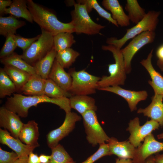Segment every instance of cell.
<instances>
[{"label": "cell", "mask_w": 163, "mask_h": 163, "mask_svg": "<svg viewBox=\"0 0 163 163\" xmlns=\"http://www.w3.org/2000/svg\"><path fill=\"white\" fill-rule=\"evenodd\" d=\"M81 119L77 113L70 112L66 113L62 124L59 128L50 132L46 136L47 144L51 149L58 145L59 142L73 130L75 123Z\"/></svg>", "instance_id": "cell-11"}, {"label": "cell", "mask_w": 163, "mask_h": 163, "mask_svg": "<svg viewBox=\"0 0 163 163\" xmlns=\"http://www.w3.org/2000/svg\"><path fill=\"white\" fill-rule=\"evenodd\" d=\"M51 158V155H47L44 154H41L39 156V159L40 163H48Z\"/></svg>", "instance_id": "cell-43"}, {"label": "cell", "mask_w": 163, "mask_h": 163, "mask_svg": "<svg viewBox=\"0 0 163 163\" xmlns=\"http://www.w3.org/2000/svg\"><path fill=\"white\" fill-rule=\"evenodd\" d=\"M18 158L14 152H8L0 148V163H14Z\"/></svg>", "instance_id": "cell-39"}, {"label": "cell", "mask_w": 163, "mask_h": 163, "mask_svg": "<svg viewBox=\"0 0 163 163\" xmlns=\"http://www.w3.org/2000/svg\"><path fill=\"white\" fill-rule=\"evenodd\" d=\"M160 11H149L144 18L133 27L127 29L124 36L120 39L114 37L108 38L106 43L121 49L126 42L141 33L146 31H155L158 24Z\"/></svg>", "instance_id": "cell-5"}, {"label": "cell", "mask_w": 163, "mask_h": 163, "mask_svg": "<svg viewBox=\"0 0 163 163\" xmlns=\"http://www.w3.org/2000/svg\"><path fill=\"white\" fill-rule=\"evenodd\" d=\"M44 95L51 98L67 97L70 98L72 95L68 91L63 90L51 79H45L44 87Z\"/></svg>", "instance_id": "cell-31"}, {"label": "cell", "mask_w": 163, "mask_h": 163, "mask_svg": "<svg viewBox=\"0 0 163 163\" xmlns=\"http://www.w3.org/2000/svg\"><path fill=\"white\" fill-rule=\"evenodd\" d=\"M28 156L19 158L14 163H28Z\"/></svg>", "instance_id": "cell-46"}, {"label": "cell", "mask_w": 163, "mask_h": 163, "mask_svg": "<svg viewBox=\"0 0 163 163\" xmlns=\"http://www.w3.org/2000/svg\"><path fill=\"white\" fill-rule=\"evenodd\" d=\"M145 163H155L154 156L152 155L148 158L146 160Z\"/></svg>", "instance_id": "cell-47"}, {"label": "cell", "mask_w": 163, "mask_h": 163, "mask_svg": "<svg viewBox=\"0 0 163 163\" xmlns=\"http://www.w3.org/2000/svg\"><path fill=\"white\" fill-rule=\"evenodd\" d=\"M57 52L53 47L47 55L33 66L36 73L43 79H46L55 59Z\"/></svg>", "instance_id": "cell-26"}, {"label": "cell", "mask_w": 163, "mask_h": 163, "mask_svg": "<svg viewBox=\"0 0 163 163\" xmlns=\"http://www.w3.org/2000/svg\"><path fill=\"white\" fill-rule=\"evenodd\" d=\"M39 136L38 124L35 121L31 120L24 123L19 139L25 144L37 147L39 146L38 142Z\"/></svg>", "instance_id": "cell-20"}, {"label": "cell", "mask_w": 163, "mask_h": 163, "mask_svg": "<svg viewBox=\"0 0 163 163\" xmlns=\"http://www.w3.org/2000/svg\"><path fill=\"white\" fill-rule=\"evenodd\" d=\"M163 151V142L157 141L151 133L144 139L142 144L136 148L133 163H145L147 159L153 154Z\"/></svg>", "instance_id": "cell-12"}, {"label": "cell", "mask_w": 163, "mask_h": 163, "mask_svg": "<svg viewBox=\"0 0 163 163\" xmlns=\"http://www.w3.org/2000/svg\"><path fill=\"white\" fill-rule=\"evenodd\" d=\"M5 14H10L16 18H21L31 23L34 21L32 15L28 8L27 0H13Z\"/></svg>", "instance_id": "cell-25"}, {"label": "cell", "mask_w": 163, "mask_h": 163, "mask_svg": "<svg viewBox=\"0 0 163 163\" xmlns=\"http://www.w3.org/2000/svg\"><path fill=\"white\" fill-rule=\"evenodd\" d=\"M155 31L143 32L132 39L125 47L121 50L124 58L126 74H129L132 69L131 61L136 53L143 46L152 43L155 37Z\"/></svg>", "instance_id": "cell-9"}, {"label": "cell", "mask_w": 163, "mask_h": 163, "mask_svg": "<svg viewBox=\"0 0 163 163\" xmlns=\"http://www.w3.org/2000/svg\"><path fill=\"white\" fill-rule=\"evenodd\" d=\"M28 163H40L38 155L33 153L31 152L28 155Z\"/></svg>", "instance_id": "cell-42"}, {"label": "cell", "mask_w": 163, "mask_h": 163, "mask_svg": "<svg viewBox=\"0 0 163 163\" xmlns=\"http://www.w3.org/2000/svg\"><path fill=\"white\" fill-rule=\"evenodd\" d=\"M101 48L103 50L112 53L115 63L108 65L109 75L103 76L101 78L98 83V88L124 85L126 74L121 49L111 45H103Z\"/></svg>", "instance_id": "cell-3"}, {"label": "cell", "mask_w": 163, "mask_h": 163, "mask_svg": "<svg viewBox=\"0 0 163 163\" xmlns=\"http://www.w3.org/2000/svg\"><path fill=\"white\" fill-rule=\"evenodd\" d=\"M12 3V1L10 0H0V16L5 14L6 10L9 7Z\"/></svg>", "instance_id": "cell-41"}, {"label": "cell", "mask_w": 163, "mask_h": 163, "mask_svg": "<svg viewBox=\"0 0 163 163\" xmlns=\"http://www.w3.org/2000/svg\"><path fill=\"white\" fill-rule=\"evenodd\" d=\"M98 90L111 92L123 97L127 101L131 111L137 109V105L141 101L145 100L148 96L147 91L145 90L139 91L124 89L120 86L98 88Z\"/></svg>", "instance_id": "cell-13"}, {"label": "cell", "mask_w": 163, "mask_h": 163, "mask_svg": "<svg viewBox=\"0 0 163 163\" xmlns=\"http://www.w3.org/2000/svg\"><path fill=\"white\" fill-rule=\"evenodd\" d=\"M26 24L24 21L19 20L14 16L0 17V34L5 37L9 34H15L17 29Z\"/></svg>", "instance_id": "cell-27"}, {"label": "cell", "mask_w": 163, "mask_h": 163, "mask_svg": "<svg viewBox=\"0 0 163 163\" xmlns=\"http://www.w3.org/2000/svg\"><path fill=\"white\" fill-rule=\"evenodd\" d=\"M45 79L37 73L31 75L23 89L22 94L26 96L44 95Z\"/></svg>", "instance_id": "cell-24"}, {"label": "cell", "mask_w": 163, "mask_h": 163, "mask_svg": "<svg viewBox=\"0 0 163 163\" xmlns=\"http://www.w3.org/2000/svg\"><path fill=\"white\" fill-rule=\"evenodd\" d=\"M163 95L154 94L150 104L145 108H139L137 113H142L144 116L158 122L160 126H163Z\"/></svg>", "instance_id": "cell-16"}, {"label": "cell", "mask_w": 163, "mask_h": 163, "mask_svg": "<svg viewBox=\"0 0 163 163\" xmlns=\"http://www.w3.org/2000/svg\"><path fill=\"white\" fill-rule=\"evenodd\" d=\"M99 145V148L97 151L81 163H93L102 157L112 155L107 144L104 143Z\"/></svg>", "instance_id": "cell-37"}, {"label": "cell", "mask_w": 163, "mask_h": 163, "mask_svg": "<svg viewBox=\"0 0 163 163\" xmlns=\"http://www.w3.org/2000/svg\"><path fill=\"white\" fill-rule=\"evenodd\" d=\"M67 6L74 5V8L71 12L72 22L75 32L78 34H84L93 35L99 34L105 26L95 22L90 18L85 5L78 3H74L72 0L66 2Z\"/></svg>", "instance_id": "cell-4"}, {"label": "cell", "mask_w": 163, "mask_h": 163, "mask_svg": "<svg viewBox=\"0 0 163 163\" xmlns=\"http://www.w3.org/2000/svg\"><path fill=\"white\" fill-rule=\"evenodd\" d=\"M160 126L158 122L151 119L140 126L139 118L136 117L130 120L126 129L130 133L129 141L137 148L141 145V142L144 141L147 136L153 131L158 129Z\"/></svg>", "instance_id": "cell-10"}, {"label": "cell", "mask_w": 163, "mask_h": 163, "mask_svg": "<svg viewBox=\"0 0 163 163\" xmlns=\"http://www.w3.org/2000/svg\"><path fill=\"white\" fill-rule=\"evenodd\" d=\"M77 3L85 5L88 12H91L94 9L101 17L106 19L116 26L118 27L117 22L114 20L111 14L102 8L96 0H78Z\"/></svg>", "instance_id": "cell-32"}, {"label": "cell", "mask_w": 163, "mask_h": 163, "mask_svg": "<svg viewBox=\"0 0 163 163\" xmlns=\"http://www.w3.org/2000/svg\"><path fill=\"white\" fill-rule=\"evenodd\" d=\"M16 92L15 86L3 68H0V98L10 96Z\"/></svg>", "instance_id": "cell-34"}, {"label": "cell", "mask_w": 163, "mask_h": 163, "mask_svg": "<svg viewBox=\"0 0 163 163\" xmlns=\"http://www.w3.org/2000/svg\"><path fill=\"white\" fill-rule=\"evenodd\" d=\"M49 103L55 104L63 109L66 113L71 112L69 98L67 97L51 98L44 95L40 96H24L14 94L8 97L4 106L16 113L19 117L26 118L28 115V110L32 106L40 103Z\"/></svg>", "instance_id": "cell-1"}, {"label": "cell", "mask_w": 163, "mask_h": 163, "mask_svg": "<svg viewBox=\"0 0 163 163\" xmlns=\"http://www.w3.org/2000/svg\"><path fill=\"white\" fill-rule=\"evenodd\" d=\"M115 163H133L132 159L118 158L116 159Z\"/></svg>", "instance_id": "cell-44"}, {"label": "cell", "mask_w": 163, "mask_h": 163, "mask_svg": "<svg viewBox=\"0 0 163 163\" xmlns=\"http://www.w3.org/2000/svg\"><path fill=\"white\" fill-rule=\"evenodd\" d=\"M0 142L11 149L19 158L28 156L36 148L23 143L19 139L16 138L11 135L5 129H0Z\"/></svg>", "instance_id": "cell-15"}, {"label": "cell", "mask_w": 163, "mask_h": 163, "mask_svg": "<svg viewBox=\"0 0 163 163\" xmlns=\"http://www.w3.org/2000/svg\"><path fill=\"white\" fill-rule=\"evenodd\" d=\"M28 8L34 21L41 28L52 34L53 36L62 32H75L72 22L64 23L60 21L55 14L50 9L34 2L27 0Z\"/></svg>", "instance_id": "cell-2"}, {"label": "cell", "mask_w": 163, "mask_h": 163, "mask_svg": "<svg viewBox=\"0 0 163 163\" xmlns=\"http://www.w3.org/2000/svg\"><path fill=\"white\" fill-rule=\"evenodd\" d=\"M153 49H152L148 55L147 58L142 59L140 64L145 68L149 73L151 79L148 83L152 87L154 94L163 95V77L154 68L152 62Z\"/></svg>", "instance_id": "cell-17"}, {"label": "cell", "mask_w": 163, "mask_h": 163, "mask_svg": "<svg viewBox=\"0 0 163 163\" xmlns=\"http://www.w3.org/2000/svg\"><path fill=\"white\" fill-rule=\"evenodd\" d=\"M69 98L71 108L76 110L82 116L89 110H97L94 99L88 95H75Z\"/></svg>", "instance_id": "cell-22"}, {"label": "cell", "mask_w": 163, "mask_h": 163, "mask_svg": "<svg viewBox=\"0 0 163 163\" xmlns=\"http://www.w3.org/2000/svg\"><path fill=\"white\" fill-rule=\"evenodd\" d=\"M41 29V33L38 40L20 55L23 60L33 66L54 47L53 36L43 29Z\"/></svg>", "instance_id": "cell-7"}, {"label": "cell", "mask_w": 163, "mask_h": 163, "mask_svg": "<svg viewBox=\"0 0 163 163\" xmlns=\"http://www.w3.org/2000/svg\"><path fill=\"white\" fill-rule=\"evenodd\" d=\"M157 137L158 139H163V132L158 134L157 136Z\"/></svg>", "instance_id": "cell-48"}, {"label": "cell", "mask_w": 163, "mask_h": 163, "mask_svg": "<svg viewBox=\"0 0 163 163\" xmlns=\"http://www.w3.org/2000/svg\"><path fill=\"white\" fill-rule=\"evenodd\" d=\"M102 5L107 10L110 11L113 19L121 27L128 26L130 20L125 13L123 7L117 0H103Z\"/></svg>", "instance_id": "cell-21"}, {"label": "cell", "mask_w": 163, "mask_h": 163, "mask_svg": "<svg viewBox=\"0 0 163 163\" xmlns=\"http://www.w3.org/2000/svg\"><path fill=\"white\" fill-rule=\"evenodd\" d=\"M63 90L68 91L71 88L72 78L70 74L67 72L55 59L48 76Z\"/></svg>", "instance_id": "cell-19"}, {"label": "cell", "mask_w": 163, "mask_h": 163, "mask_svg": "<svg viewBox=\"0 0 163 163\" xmlns=\"http://www.w3.org/2000/svg\"><path fill=\"white\" fill-rule=\"evenodd\" d=\"M75 42L70 32H62L53 36L54 48L57 52L70 48Z\"/></svg>", "instance_id": "cell-30"}, {"label": "cell", "mask_w": 163, "mask_h": 163, "mask_svg": "<svg viewBox=\"0 0 163 163\" xmlns=\"http://www.w3.org/2000/svg\"><path fill=\"white\" fill-rule=\"evenodd\" d=\"M14 35L9 34L6 37L5 42L0 52V59L12 54L17 47L14 38Z\"/></svg>", "instance_id": "cell-36"}, {"label": "cell", "mask_w": 163, "mask_h": 163, "mask_svg": "<svg viewBox=\"0 0 163 163\" xmlns=\"http://www.w3.org/2000/svg\"><path fill=\"white\" fill-rule=\"evenodd\" d=\"M82 116L88 142L95 146L107 142L110 138L100 124L95 111L89 110Z\"/></svg>", "instance_id": "cell-8"}, {"label": "cell", "mask_w": 163, "mask_h": 163, "mask_svg": "<svg viewBox=\"0 0 163 163\" xmlns=\"http://www.w3.org/2000/svg\"><path fill=\"white\" fill-rule=\"evenodd\" d=\"M79 55L78 52L70 48L57 52L55 59L64 69H68Z\"/></svg>", "instance_id": "cell-33"}, {"label": "cell", "mask_w": 163, "mask_h": 163, "mask_svg": "<svg viewBox=\"0 0 163 163\" xmlns=\"http://www.w3.org/2000/svg\"><path fill=\"white\" fill-rule=\"evenodd\" d=\"M40 34L35 37L27 38L20 35H14V38L17 47L21 48L23 52L27 50L34 42L38 40Z\"/></svg>", "instance_id": "cell-38"}, {"label": "cell", "mask_w": 163, "mask_h": 163, "mask_svg": "<svg viewBox=\"0 0 163 163\" xmlns=\"http://www.w3.org/2000/svg\"><path fill=\"white\" fill-rule=\"evenodd\" d=\"M5 71L14 84L18 94L22 93L23 88L31 75L27 72L9 65H5Z\"/></svg>", "instance_id": "cell-23"}, {"label": "cell", "mask_w": 163, "mask_h": 163, "mask_svg": "<svg viewBox=\"0 0 163 163\" xmlns=\"http://www.w3.org/2000/svg\"><path fill=\"white\" fill-rule=\"evenodd\" d=\"M107 142L111 155H115L119 158L132 159L134 158L136 148L129 141L120 142L115 138L111 137Z\"/></svg>", "instance_id": "cell-18"}, {"label": "cell", "mask_w": 163, "mask_h": 163, "mask_svg": "<svg viewBox=\"0 0 163 163\" xmlns=\"http://www.w3.org/2000/svg\"><path fill=\"white\" fill-rule=\"evenodd\" d=\"M20 117L5 107L0 108V126L9 131L12 136L19 139L20 132L24 123Z\"/></svg>", "instance_id": "cell-14"}, {"label": "cell", "mask_w": 163, "mask_h": 163, "mask_svg": "<svg viewBox=\"0 0 163 163\" xmlns=\"http://www.w3.org/2000/svg\"><path fill=\"white\" fill-rule=\"evenodd\" d=\"M156 55L158 58L157 65L161 70L163 71V44L157 49Z\"/></svg>", "instance_id": "cell-40"}, {"label": "cell", "mask_w": 163, "mask_h": 163, "mask_svg": "<svg viewBox=\"0 0 163 163\" xmlns=\"http://www.w3.org/2000/svg\"><path fill=\"white\" fill-rule=\"evenodd\" d=\"M154 159L155 163H163V154H156L154 156Z\"/></svg>", "instance_id": "cell-45"}, {"label": "cell", "mask_w": 163, "mask_h": 163, "mask_svg": "<svg viewBox=\"0 0 163 163\" xmlns=\"http://www.w3.org/2000/svg\"><path fill=\"white\" fill-rule=\"evenodd\" d=\"M125 9L128 13L130 21L136 24L141 21L147 14L136 0H127Z\"/></svg>", "instance_id": "cell-29"}, {"label": "cell", "mask_w": 163, "mask_h": 163, "mask_svg": "<svg viewBox=\"0 0 163 163\" xmlns=\"http://www.w3.org/2000/svg\"><path fill=\"white\" fill-rule=\"evenodd\" d=\"M0 62L5 65L13 66L24 71L30 75L36 73L34 67L26 62L19 55L14 52L10 55L0 59Z\"/></svg>", "instance_id": "cell-28"}, {"label": "cell", "mask_w": 163, "mask_h": 163, "mask_svg": "<svg viewBox=\"0 0 163 163\" xmlns=\"http://www.w3.org/2000/svg\"><path fill=\"white\" fill-rule=\"evenodd\" d=\"M72 82L69 92L72 96L88 95L94 94L98 88V83L101 78L90 74L85 70L76 71L74 68L70 69Z\"/></svg>", "instance_id": "cell-6"}, {"label": "cell", "mask_w": 163, "mask_h": 163, "mask_svg": "<svg viewBox=\"0 0 163 163\" xmlns=\"http://www.w3.org/2000/svg\"><path fill=\"white\" fill-rule=\"evenodd\" d=\"M51 158L48 163H75L72 158L60 144L52 148Z\"/></svg>", "instance_id": "cell-35"}]
</instances>
